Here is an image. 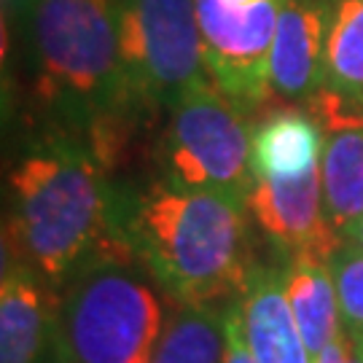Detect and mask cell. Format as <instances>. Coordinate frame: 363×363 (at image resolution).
Wrapping results in <instances>:
<instances>
[{
  "mask_svg": "<svg viewBox=\"0 0 363 363\" xmlns=\"http://www.w3.org/2000/svg\"><path fill=\"white\" fill-rule=\"evenodd\" d=\"M97 256H127L116 229V181L67 132L38 138L6 181L3 261L22 264L60 294Z\"/></svg>",
  "mask_w": 363,
  "mask_h": 363,
  "instance_id": "obj_1",
  "label": "cell"
},
{
  "mask_svg": "<svg viewBox=\"0 0 363 363\" xmlns=\"http://www.w3.org/2000/svg\"><path fill=\"white\" fill-rule=\"evenodd\" d=\"M250 213L213 191L162 178L116 183V229L130 256L178 307H220L256 269Z\"/></svg>",
  "mask_w": 363,
  "mask_h": 363,
  "instance_id": "obj_2",
  "label": "cell"
},
{
  "mask_svg": "<svg viewBox=\"0 0 363 363\" xmlns=\"http://www.w3.org/2000/svg\"><path fill=\"white\" fill-rule=\"evenodd\" d=\"M16 13L54 130L84 143L105 124L143 118L124 73L121 0H25Z\"/></svg>",
  "mask_w": 363,
  "mask_h": 363,
  "instance_id": "obj_3",
  "label": "cell"
},
{
  "mask_svg": "<svg viewBox=\"0 0 363 363\" xmlns=\"http://www.w3.org/2000/svg\"><path fill=\"white\" fill-rule=\"evenodd\" d=\"M135 259L97 256L60 291L54 345L67 363H154L167 310Z\"/></svg>",
  "mask_w": 363,
  "mask_h": 363,
  "instance_id": "obj_4",
  "label": "cell"
},
{
  "mask_svg": "<svg viewBox=\"0 0 363 363\" xmlns=\"http://www.w3.org/2000/svg\"><path fill=\"white\" fill-rule=\"evenodd\" d=\"M250 143L247 113L210 81L169 111L167 127L156 140V178L245 205L256 183Z\"/></svg>",
  "mask_w": 363,
  "mask_h": 363,
  "instance_id": "obj_5",
  "label": "cell"
},
{
  "mask_svg": "<svg viewBox=\"0 0 363 363\" xmlns=\"http://www.w3.org/2000/svg\"><path fill=\"white\" fill-rule=\"evenodd\" d=\"M121 57L143 113L172 111L210 84L196 0H121Z\"/></svg>",
  "mask_w": 363,
  "mask_h": 363,
  "instance_id": "obj_6",
  "label": "cell"
},
{
  "mask_svg": "<svg viewBox=\"0 0 363 363\" xmlns=\"http://www.w3.org/2000/svg\"><path fill=\"white\" fill-rule=\"evenodd\" d=\"M286 0H196L210 81L247 116L269 103V54Z\"/></svg>",
  "mask_w": 363,
  "mask_h": 363,
  "instance_id": "obj_7",
  "label": "cell"
},
{
  "mask_svg": "<svg viewBox=\"0 0 363 363\" xmlns=\"http://www.w3.org/2000/svg\"><path fill=\"white\" fill-rule=\"evenodd\" d=\"M245 205L283 264L301 256L328 261L345 240L325 220L320 167L294 181H256Z\"/></svg>",
  "mask_w": 363,
  "mask_h": 363,
  "instance_id": "obj_8",
  "label": "cell"
},
{
  "mask_svg": "<svg viewBox=\"0 0 363 363\" xmlns=\"http://www.w3.org/2000/svg\"><path fill=\"white\" fill-rule=\"evenodd\" d=\"M328 0H286L272 54L269 100L307 103L325 86Z\"/></svg>",
  "mask_w": 363,
  "mask_h": 363,
  "instance_id": "obj_9",
  "label": "cell"
},
{
  "mask_svg": "<svg viewBox=\"0 0 363 363\" xmlns=\"http://www.w3.org/2000/svg\"><path fill=\"white\" fill-rule=\"evenodd\" d=\"M60 294L22 264L3 261L0 363H38L54 342Z\"/></svg>",
  "mask_w": 363,
  "mask_h": 363,
  "instance_id": "obj_10",
  "label": "cell"
},
{
  "mask_svg": "<svg viewBox=\"0 0 363 363\" xmlns=\"http://www.w3.org/2000/svg\"><path fill=\"white\" fill-rule=\"evenodd\" d=\"M240 312L247 350L256 363H310V352L291 315L283 264H256L242 291Z\"/></svg>",
  "mask_w": 363,
  "mask_h": 363,
  "instance_id": "obj_11",
  "label": "cell"
},
{
  "mask_svg": "<svg viewBox=\"0 0 363 363\" xmlns=\"http://www.w3.org/2000/svg\"><path fill=\"white\" fill-rule=\"evenodd\" d=\"M325 132L307 111H277L253 130L250 164L256 181H294L320 167Z\"/></svg>",
  "mask_w": 363,
  "mask_h": 363,
  "instance_id": "obj_12",
  "label": "cell"
},
{
  "mask_svg": "<svg viewBox=\"0 0 363 363\" xmlns=\"http://www.w3.org/2000/svg\"><path fill=\"white\" fill-rule=\"evenodd\" d=\"M283 286H286L291 315L296 320L298 334L304 339V347L315 358L339 334H345L328 261L315 259V256L286 261L283 264Z\"/></svg>",
  "mask_w": 363,
  "mask_h": 363,
  "instance_id": "obj_13",
  "label": "cell"
},
{
  "mask_svg": "<svg viewBox=\"0 0 363 363\" xmlns=\"http://www.w3.org/2000/svg\"><path fill=\"white\" fill-rule=\"evenodd\" d=\"M320 175L325 220L339 237H350L363 220V124L328 132Z\"/></svg>",
  "mask_w": 363,
  "mask_h": 363,
  "instance_id": "obj_14",
  "label": "cell"
},
{
  "mask_svg": "<svg viewBox=\"0 0 363 363\" xmlns=\"http://www.w3.org/2000/svg\"><path fill=\"white\" fill-rule=\"evenodd\" d=\"M325 89L363 105V0H328Z\"/></svg>",
  "mask_w": 363,
  "mask_h": 363,
  "instance_id": "obj_15",
  "label": "cell"
},
{
  "mask_svg": "<svg viewBox=\"0 0 363 363\" xmlns=\"http://www.w3.org/2000/svg\"><path fill=\"white\" fill-rule=\"evenodd\" d=\"M226 307H178L164 323L154 363H220L226 350Z\"/></svg>",
  "mask_w": 363,
  "mask_h": 363,
  "instance_id": "obj_16",
  "label": "cell"
},
{
  "mask_svg": "<svg viewBox=\"0 0 363 363\" xmlns=\"http://www.w3.org/2000/svg\"><path fill=\"white\" fill-rule=\"evenodd\" d=\"M328 269L337 288L342 328L358 347L363 345V247L345 237L328 256Z\"/></svg>",
  "mask_w": 363,
  "mask_h": 363,
  "instance_id": "obj_17",
  "label": "cell"
},
{
  "mask_svg": "<svg viewBox=\"0 0 363 363\" xmlns=\"http://www.w3.org/2000/svg\"><path fill=\"white\" fill-rule=\"evenodd\" d=\"M220 363H256L250 350H247L240 301H232L226 307V350H223V361Z\"/></svg>",
  "mask_w": 363,
  "mask_h": 363,
  "instance_id": "obj_18",
  "label": "cell"
},
{
  "mask_svg": "<svg viewBox=\"0 0 363 363\" xmlns=\"http://www.w3.org/2000/svg\"><path fill=\"white\" fill-rule=\"evenodd\" d=\"M350 350H352L350 337L347 334H339L320 355L312 358V363H350Z\"/></svg>",
  "mask_w": 363,
  "mask_h": 363,
  "instance_id": "obj_19",
  "label": "cell"
},
{
  "mask_svg": "<svg viewBox=\"0 0 363 363\" xmlns=\"http://www.w3.org/2000/svg\"><path fill=\"white\" fill-rule=\"evenodd\" d=\"M38 363H67V361H65V355H62V352L57 350V345L52 342V347H49V352H46V355H43V358H40Z\"/></svg>",
  "mask_w": 363,
  "mask_h": 363,
  "instance_id": "obj_20",
  "label": "cell"
},
{
  "mask_svg": "<svg viewBox=\"0 0 363 363\" xmlns=\"http://www.w3.org/2000/svg\"><path fill=\"white\" fill-rule=\"evenodd\" d=\"M350 237H352V240H355V242H358V245L363 247V220H361V223H358V226H355V232H352Z\"/></svg>",
  "mask_w": 363,
  "mask_h": 363,
  "instance_id": "obj_21",
  "label": "cell"
},
{
  "mask_svg": "<svg viewBox=\"0 0 363 363\" xmlns=\"http://www.w3.org/2000/svg\"><path fill=\"white\" fill-rule=\"evenodd\" d=\"M350 363H363V355L358 350H355V347L350 350Z\"/></svg>",
  "mask_w": 363,
  "mask_h": 363,
  "instance_id": "obj_22",
  "label": "cell"
},
{
  "mask_svg": "<svg viewBox=\"0 0 363 363\" xmlns=\"http://www.w3.org/2000/svg\"><path fill=\"white\" fill-rule=\"evenodd\" d=\"M22 3H25V0H6V6H9V9H13V11H16Z\"/></svg>",
  "mask_w": 363,
  "mask_h": 363,
  "instance_id": "obj_23",
  "label": "cell"
},
{
  "mask_svg": "<svg viewBox=\"0 0 363 363\" xmlns=\"http://www.w3.org/2000/svg\"><path fill=\"white\" fill-rule=\"evenodd\" d=\"M352 347H355V345H352ZM355 350H358V352H361V355H363V345H358V347H355Z\"/></svg>",
  "mask_w": 363,
  "mask_h": 363,
  "instance_id": "obj_24",
  "label": "cell"
}]
</instances>
